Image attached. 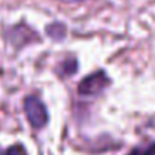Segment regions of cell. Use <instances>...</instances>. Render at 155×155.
I'll use <instances>...</instances> for the list:
<instances>
[{"instance_id":"3957f363","label":"cell","mask_w":155,"mask_h":155,"mask_svg":"<svg viewBox=\"0 0 155 155\" xmlns=\"http://www.w3.org/2000/svg\"><path fill=\"white\" fill-rule=\"evenodd\" d=\"M7 35H8L10 44L15 45V47H22V45L28 44L30 40L37 38V35H35L28 27H25V25H17V27H12L10 30H8Z\"/></svg>"},{"instance_id":"52a82bcc","label":"cell","mask_w":155,"mask_h":155,"mask_svg":"<svg viewBox=\"0 0 155 155\" xmlns=\"http://www.w3.org/2000/svg\"><path fill=\"white\" fill-rule=\"evenodd\" d=\"M2 155H27V152L24 150L22 145H14V147H10L8 150H5Z\"/></svg>"},{"instance_id":"ba28073f","label":"cell","mask_w":155,"mask_h":155,"mask_svg":"<svg viewBox=\"0 0 155 155\" xmlns=\"http://www.w3.org/2000/svg\"><path fill=\"white\" fill-rule=\"evenodd\" d=\"M60 2H65V4H77V2H82V0H60Z\"/></svg>"},{"instance_id":"277c9868","label":"cell","mask_w":155,"mask_h":155,"mask_svg":"<svg viewBox=\"0 0 155 155\" xmlns=\"http://www.w3.org/2000/svg\"><path fill=\"white\" fill-rule=\"evenodd\" d=\"M47 35L54 40H64L65 35H67V27L60 22H54V24H48L47 28H45Z\"/></svg>"},{"instance_id":"5b68a950","label":"cell","mask_w":155,"mask_h":155,"mask_svg":"<svg viewBox=\"0 0 155 155\" xmlns=\"http://www.w3.org/2000/svg\"><path fill=\"white\" fill-rule=\"evenodd\" d=\"M77 68H78L77 58L75 57H67L60 65H58V74H60L62 77H70V75H74L75 72H77Z\"/></svg>"},{"instance_id":"7a4b0ae2","label":"cell","mask_w":155,"mask_h":155,"mask_svg":"<svg viewBox=\"0 0 155 155\" xmlns=\"http://www.w3.org/2000/svg\"><path fill=\"white\" fill-rule=\"evenodd\" d=\"M24 108H25L28 122H30V125L34 128H42L47 125L48 122L47 108H45V105L42 104V100L38 97H35V95L27 97L24 102Z\"/></svg>"},{"instance_id":"6da1fadb","label":"cell","mask_w":155,"mask_h":155,"mask_svg":"<svg viewBox=\"0 0 155 155\" xmlns=\"http://www.w3.org/2000/svg\"><path fill=\"white\" fill-rule=\"evenodd\" d=\"M110 85V78L104 70H97L94 74L87 75L85 78H82V82L78 84V94L84 97H95V95L102 94L105 88Z\"/></svg>"},{"instance_id":"8992f818","label":"cell","mask_w":155,"mask_h":155,"mask_svg":"<svg viewBox=\"0 0 155 155\" xmlns=\"http://www.w3.org/2000/svg\"><path fill=\"white\" fill-rule=\"evenodd\" d=\"M128 155H155V143H150V145H147V147L134 148Z\"/></svg>"}]
</instances>
